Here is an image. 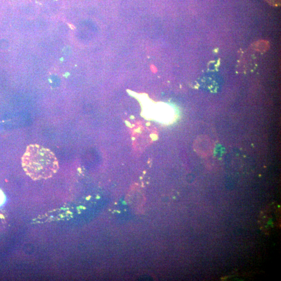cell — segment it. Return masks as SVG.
I'll list each match as a JSON object with an SVG mask.
<instances>
[{"instance_id": "6da1fadb", "label": "cell", "mask_w": 281, "mask_h": 281, "mask_svg": "<svg viewBox=\"0 0 281 281\" xmlns=\"http://www.w3.org/2000/svg\"><path fill=\"white\" fill-rule=\"evenodd\" d=\"M26 174L34 180L52 177L59 169V162L53 152L37 144L29 145L22 158Z\"/></svg>"}, {"instance_id": "7a4b0ae2", "label": "cell", "mask_w": 281, "mask_h": 281, "mask_svg": "<svg viewBox=\"0 0 281 281\" xmlns=\"http://www.w3.org/2000/svg\"><path fill=\"white\" fill-rule=\"evenodd\" d=\"M266 1L271 5H279V3H280V0H266Z\"/></svg>"}, {"instance_id": "3957f363", "label": "cell", "mask_w": 281, "mask_h": 281, "mask_svg": "<svg viewBox=\"0 0 281 281\" xmlns=\"http://www.w3.org/2000/svg\"><path fill=\"white\" fill-rule=\"evenodd\" d=\"M4 199V195L2 190H0V205L3 203Z\"/></svg>"}]
</instances>
